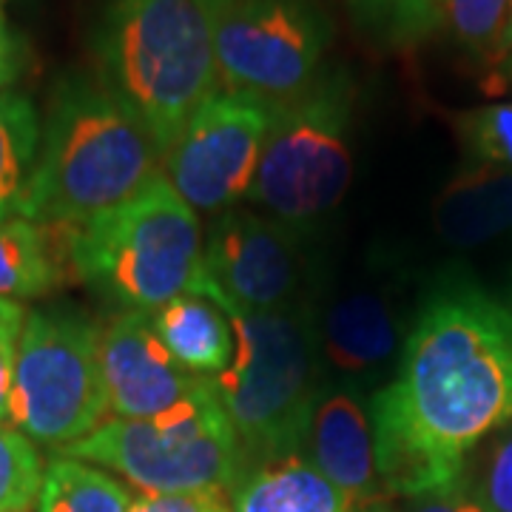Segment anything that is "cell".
Returning a JSON list of instances; mask_svg holds the SVG:
<instances>
[{
	"mask_svg": "<svg viewBox=\"0 0 512 512\" xmlns=\"http://www.w3.org/2000/svg\"><path fill=\"white\" fill-rule=\"evenodd\" d=\"M458 134L476 165L512 168V103H493L456 120Z\"/></svg>",
	"mask_w": 512,
	"mask_h": 512,
	"instance_id": "25",
	"label": "cell"
},
{
	"mask_svg": "<svg viewBox=\"0 0 512 512\" xmlns=\"http://www.w3.org/2000/svg\"><path fill=\"white\" fill-rule=\"evenodd\" d=\"M507 9L510 0H444V20L470 55L501 60Z\"/></svg>",
	"mask_w": 512,
	"mask_h": 512,
	"instance_id": "24",
	"label": "cell"
},
{
	"mask_svg": "<svg viewBox=\"0 0 512 512\" xmlns=\"http://www.w3.org/2000/svg\"><path fill=\"white\" fill-rule=\"evenodd\" d=\"M370 419L390 498L453 484L478 444L512 421L510 308L464 282L436 293Z\"/></svg>",
	"mask_w": 512,
	"mask_h": 512,
	"instance_id": "1",
	"label": "cell"
},
{
	"mask_svg": "<svg viewBox=\"0 0 512 512\" xmlns=\"http://www.w3.org/2000/svg\"><path fill=\"white\" fill-rule=\"evenodd\" d=\"M274 109L217 92L163 157V174L194 211L222 214L251 194Z\"/></svg>",
	"mask_w": 512,
	"mask_h": 512,
	"instance_id": "10",
	"label": "cell"
},
{
	"mask_svg": "<svg viewBox=\"0 0 512 512\" xmlns=\"http://www.w3.org/2000/svg\"><path fill=\"white\" fill-rule=\"evenodd\" d=\"M461 481L490 512H512V421L478 444Z\"/></svg>",
	"mask_w": 512,
	"mask_h": 512,
	"instance_id": "23",
	"label": "cell"
},
{
	"mask_svg": "<svg viewBox=\"0 0 512 512\" xmlns=\"http://www.w3.org/2000/svg\"><path fill=\"white\" fill-rule=\"evenodd\" d=\"M396 345V316L379 293H350L325 316L322 348L330 365L345 373H367L379 367Z\"/></svg>",
	"mask_w": 512,
	"mask_h": 512,
	"instance_id": "18",
	"label": "cell"
},
{
	"mask_svg": "<svg viewBox=\"0 0 512 512\" xmlns=\"http://www.w3.org/2000/svg\"><path fill=\"white\" fill-rule=\"evenodd\" d=\"M163 171L146 126L89 74H69L40 123L35 177L23 217L43 225H83Z\"/></svg>",
	"mask_w": 512,
	"mask_h": 512,
	"instance_id": "2",
	"label": "cell"
},
{
	"mask_svg": "<svg viewBox=\"0 0 512 512\" xmlns=\"http://www.w3.org/2000/svg\"><path fill=\"white\" fill-rule=\"evenodd\" d=\"M72 225L0 220V299H37L57 291L72 271Z\"/></svg>",
	"mask_w": 512,
	"mask_h": 512,
	"instance_id": "15",
	"label": "cell"
},
{
	"mask_svg": "<svg viewBox=\"0 0 512 512\" xmlns=\"http://www.w3.org/2000/svg\"><path fill=\"white\" fill-rule=\"evenodd\" d=\"M504 72H507V77L512 80V55H507V63H504Z\"/></svg>",
	"mask_w": 512,
	"mask_h": 512,
	"instance_id": "33",
	"label": "cell"
},
{
	"mask_svg": "<svg viewBox=\"0 0 512 512\" xmlns=\"http://www.w3.org/2000/svg\"><path fill=\"white\" fill-rule=\"evenodd\" d=\"M100 365L114 419L160 416L202 382L165 350L148 311H120L100 328Z\"/></svg>",
	"mask_w": 512,
	"mask_h": 512,
	"instance_id": "12",
	"label": "cell"
},
{
	"mask_svg": "<svg viewBox=\"0 0 512 512\" xmlns=\"http://www.w3.org/2000/svg\"><path fill=\"white\" fill-rule=\"evenodd\" d=\"M330 23L311 0H237L214 15L220 92L282 109L322 77Z\"/></svg>",
	"mask_w": 512,
	"mask_h": 512,
	"instance_id": "9",
	"label": "cell"
},
{
	"mask_svg": "<svg viewBox=\"0 0 512 512\" xmlns=\"http://www.w3.org/2000/svg\"><path fill=\"white\" fill-rule=\"evenodd\" d=\"M433 228L447 245L476 248L512 231V168L473 165L433 200Z\"/></svg>",
	"mask_w": 512,
	"mask_h": 512,
	"instance_id": "14",
	"label": "cell"
},
{
	"mask_svg": "<svg viewBox=\"0 0 512 512\" xmlns=\"http://www.w3.org/2000/svg\"><path fill=\"white\" fill-rule=\"evenodd\" d=\"M128 512H234L225 490H191V493H140Z\"/></svg>",
	"mask_w": 512,
	"mask_h": 512,
	"instance_id": "27",
	"label": "cell"
},
{
	"mask_svg": "<svg viewBox=\"0 0 512 512\" xmlns=\"http://www.w3.org/2000/svg\"><path fill=\"white\" fill-rule=\"evenodd\" d=\"M302 279V256L291 225L248 208H228L202 245L197 291L220 308H288Z\"/></svg>",
	"mask_w": 512,
	"mask_h": 512,
	"instance_id": "11",
	"label": "cell"
},
{
	"mask_svg": "<svg viewBox=\"0 0 512 512\" xmlns=\"http://www.w3.org/2000/svg\"><path fill=\"white\" fill-rule=\"evenodd\" d=\"M350 117L353 86L342 69L322 74L305 97L274 109L248 200L288 225L336 208L353 177Z\"/></svg>",
	"mask_w": 512,
	"mask_h": 512,
	"instance_id": "8",
	"label": "cell"
},
{
	"mask_svg": "<svg viewBox=\"0 0 512 512\" xmlns=\"http://www.w3.org/2000/svg\"><path fill=\"white\" fill-rule=\"evenodd\" d=\"M40 148L35 103L18 92L0 94V220L23 217Z\"/></svg>",
	"mask_w": 512,
	"mask_h": 512,
	"instance_id": "19",
	"label": "cell"
},
{
	"mask_svg": "<svg viewBox=\"0 0 512 512\" xmlns=\"http://www.w3.org/2000/svg\"><path fill=\"white\" fill-rule=\"evenodd\" d=\"M367 512H490L476 495L467 490L461 476L453 484H444L436 490H427L419 495H402V498H387L384 504Z\"/></svg>",
	"mask_w": 512,
	"mask_h": 512,
	"instance_id": "26",
	"label": "cell"
},
{
	"mask_svg": "<svg viewBox=\"0 0 512 512\" xmlns=\"http://www.w3.org/2000/svg\"><path fill=\"white\" fill-rule=\"evenodd\" d=\"M3 3H6V0H0V15H3Z\"/></svg>",
	"mask_w": 512,
	"mask_h": 512,
	"instance_id": "34",
	"label": "cell"
},
{
	"mask_svg": "<svg viewBox=\"0 0 512 512\" xmlns=\"http://www.w3.org/2000/svg\"><path fill=\"white\" fill-rule=\"evenodd\" d=\"M359 26L387 46H413L444 23V0H348Z\"/></svg>",
	"mask_w": 512,
	"mask_h": 512,
	"instance_id": "21",
	"label": "cell"
},
{
	"mask_svg": "<svg viewBox=\"0 0 512 512\" xmlns=\"http://www.w3.org/2000/svg\"><path fill=\"white\" fill-rule=\"evenodd\" d=\"M20 74V43L12 35V29L6 26V20L0 15V94L9 92V86L18 80Z\"/></svg>",
	"mask_w": 512,
	"mask_h": 512,
	"instance_id": "29",
	"label": "cell"
},
{
	"mask_svg": "<svg viewBox=\"0 0 512 512\" xmlns=\"http://www.w3.org/2000/svg\"><path fill=\"white\" fill-rule=\"evenodd\" d=\"M234 328V359L217 376L245 470L299 456L316 407V336L299 308H222ZM242 470V473H245Z\"/></svg>",
	"mask_w": 512,
	"mask_h": 512,
	"instance_id": "5",
	"label": "cell"
},
{
	"mask_svg": "<svg viewBox=\"0 0 512 512\" xmlns=\"http://www.w3.org/2000/svg\"><path fill=\"white\" fill-rule=\"evenodd\" d=\"M26 308L15 299H0V328H23Z\"/></svg>",
	"mask_w": 512,
	"mask_h": 512,
	"instance_id": "30",
	"label": "cell"
},
{
	"mask_svg": "<svg viewBox=\"0 0 512 512\" xmlns=\"http://www.w3.org/2000/svg\"><path fill=\"white\" fill-rule=\"evenodd\" d=\"M97 80L151 134L160 157L220 92L214 15L202 0H103Z\"/></svg>",
	"mask_w": 512,
	"mask_h": 512,
	"instance_id": "3",
	"label": "cell"
},
{
	"mask_svg": "<svg viewBox=\"0 0 512 512\" xmlns=\"http://www.w3.org/2000/svg\"><path fill=\"white\" fill-rule=\"evenodd\" d=\"M20 330L23 328H0V424L9 421V393H12Z\"/></svg>",
	"mask_w": 512,
	"mask_h": 512,
	"instance_id": "28",
	"label": "cell"
},
{
	"mask_svg": "<svg viewBox=\"0 0 512 512\" xmlns=\"http://www.w3.org/2000/svg\"><path fill=\"white\" fill-rule=\"evenodd\" d=\"M512 55V0L507 9V29H504V57Z\"/></svg>",
	"mask_w": 512,
	"mask_h": 512,
	"instance_id": "31",
	"label": "cell"
},
{
	"mask_svg": "<svg viewBox=\"0 0 512 512\" xmlns=\"http://www.w3.org/2000/svg\"><path fill=\"white\" fill-rule=\"evenodd\" d=\"M134 493L106 470L55 456L46 464L37 512H128Z\"/></svg>",
	"mask_w": 512,
	"mask_h": 512,
	"instance_id": "20",
	"label": "cell"
},
{
	"mask_svg": "<svg viewBox=\"0 0 512 512\" xmlns=\"http://www.w3.org/2000/svg\"><path fill=\"white\" fill-rule=\"evenodd\" d=\"M197 211L157 171L137 194L72 231V271L123 311H157L202 276Z\"/></svg>",
	"mask_w": 512,
	"mask_h": 512,
	"instance_id": "4",
	"label": "cell"
},
{
	"mask_svg": "<svg viewBox=\"0 0 512 512\" xmlns=\"http://www.w3.org/2000/svg\"><path fill=\"white\" fill-rule=\"evenodd\" d=\"M109 413L100 328L77 311H29L20 330L9 424L35 444L63 450Z\"/></svg>",
	"mask_w": 512,
	"mask_h": 512,
	"instance_id": "7",
	"label": "cell"
},
{
	"mask_svg": "<svg viewBox=\"0 0 512 512\" xmlns=\"http://www.w3.org/2000/svg\"><path fill=\"white\" fill-rule=\"evenodd\" d=\"M234 512H356L350 498L305 456L245 470L231 487Z\"/></svg>",
	"mask_w": 512,
	"mask_h": 512,
	"instance_id": "17",
	"label": "cell"
},
{
	"mask_svg": "<svg viewBox=\"0 0 512 512\" xmlns=\"http://www.w3.org/2000/svg\"><path fill=\"white\" fill-rule=\"evenodd\" d=\"M299 456L348 495L356 512L373 510L390 498L379 476L373 419L353 393L333 390L316 399Z\"/></svg>",
	"mask_w": 512,
	"mask_h": 512,
	"instance_id": "13",
	"label": "cell"
},
{
	"mask_svg": "<svg viewBox=\"0 0 512 512\" xmlns=\"http://www.w3.org/2000/svg\"><path fill=\"white\" fill-rule=\"evenodd\" d=\"M151 313V325L177 365L200 379H217L234 359L228 313L208 296L183 293Z\"/></svg>",
	"mask_w": 512,
	"mask_h": 512,
	"instance_id": "16",
	"label": "cell"
},
{
	"mask_svg": "<svg viewBox=\"0 0 512 512\" xmlns=\"http://www.w3.org/2000/svg\"><path fill=\"white\" fill-rule=\"evenodd\" d=\"M140 487L143 493L231 490L242 476V450L217 379L151 419H106L86 439L57 450Z\"/></svg>",
	"mask_w": 512,
	"mask_h": 512,
	"instance_id": "6",
	"label": "cell"
},
{
	"mask_svg": "<svg viewBox=\"0 0 512 512\" xmlns=\"http://www.w3.org/2000/svg\"><path fill=\"white\" fill-rule=\"evenodd\" d=\"M205 3V9L211 12V15H220L222 9H228V6H234L237 0H202Z\"/></svg>",
	"mask_w": 512,
	"mask_h": 512,
	"instance_id": "32",
	"label": "cell"
},
{
	"mask_svg": "<svg viewBox=\"0 0 512 512\" xmlns=\"http://www.w3.org/2000/svg\"><path fill=\"white\" fill-rule=\"evenodd\" d=\"M43 458L35 441L0 424V512H32L43 484Z\"/></svg>",
	"mask_w": 512,
	"mask_h": 512,
	"instance_id": "22",
	"label": "cell"
}]
</instances>
